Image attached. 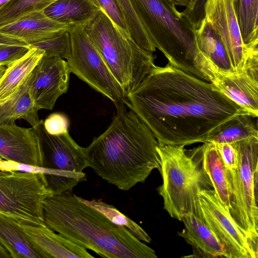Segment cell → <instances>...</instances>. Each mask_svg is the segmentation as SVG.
<instances>
[{"mask_svg":"<svg viewBox=\"0 0 258 258\" xmlns=\"http://www.w3.org/2000/svg\"><path fill=\"white\" fill-rule=\"evenodd\" d=\"M127 100L158 143L174 146L206 143L220 125L247 113L212 83L169 63L155 65Z\"/></svg>","mask_w":258,"mask_h":258,"instance_id":"obj_1","label":"cell"},{"mask_svg":"<svg viewBox=\"0 0 258 258\" xmlns=\"http://www.w3.org/2000/svg\"><path fill=\"white\" fill-rule=\"evenodd\" d=\"M158 146L138 116L122 108L107 130L85 148L88 166L108 183L128 190L159 169Z\"/></svg>","mask_w":258,"mask_h":258,"instance_id":"obj_2","label":"cell"},{"mask_svg":"<svg viewBox=\"0 0 258 258\" xmlns=\"http://www.w3.org/2000/svg\"><path fill=\"white\" fill-rule=\"evenodd\" d=\"M44 224L104 258H157L155 251L128 230L112 223L71 191L43 203Z\"/></svg>","mask_w":258,"mask_h":258,"instance_id":"obj_3","label":"cell"},{"mask_svg":"<svg viewBox=\"0 0 258 258\" xmlns=\"http://www.w3.org/2000/svg\"><path fill=\"white\" fill-rule=\"evenodd\" d=\"M157 151L163 181L157 190L163 198L164 210L179 221L187 213L203 220L200 193L213 187L199 147L186 150L183 146L158 143Z\"/></svg>","mask_w":258,"mask_h":258,"instance_id":"obj_4","label":"cell"},{"mask_svg":"<svg viewBox=\"0 0 258 258\" xmlns=\"http://www.w3.org/2000/svg\"><path fill=\"white\" fill-rule=\"evenodd\" d=\"M156 48L175 68L201 79L195 67L196 29L170 0H129Z\"/></svg>","mask_w":258,"mask_h":258,"instance_id":"obj_5","label":"cell"},{"mask_svg":"<svg viewBox=\"0 0 258 258\" xmlns=\"http://www.w3.org/2000/svg\"><path fill=\"white\" fill-rule=\"evenodd\" d=\"M84 25L88 38L126 95L133 91L155 65L153 52L141 48L130 34L99 9Z\"/></svg>","mask_w":258,"mask_h":258,"instance_id":"obj_6","label":"cell"},{"mask_svg":"<svg viewBox=\"0 0 258 258\" xmlns=\"http://www.w3.org/2000/svg\"><path fill=\"white\" fill-rule=\"evenodd\" d=\"M231 144L236 150L238 163L235 171L226 169L230 193L229 213L257 254L258 138Z\"/></svg>","mask_w":258,"mask_h":258,"instance_id":"obj_7","label":"cell"},{"mask_svg":"<svg viewBox=\"0 0 258 258\" xmlns=\"http://www.w3.org/2000/svg\"><path fill=\"white\" fill-rule=\"evenodd\" d=\"M34 128L40 138L44 154L43 166L40 169L53 195L71 191L80 182L86 180L83 172L88 167L85 148L79 146L69 132L56 136L48 134L43 120Z\"/></svg>","mask_w":258,"mask_h":258,"instance_id":"obj_8","label":"cell"},{"mask_svg":"<svg viewBox=\"0 0 258 258\" xmlns=\"http://www.w3.org/2000/svg\"><path fill=\"white\" fill-rule=\"evenodd\" d=\"M53 195L41 170H12L0 175V212L19 220L45 225L43 203Z\"/></svg>","mask_w":258,"mask_h":258,"instance_id":"obj_9","label":"cell"},{"mask_svg":"<svg viewBox=\"0 0 258 258\" xmlns=\"http://www.w3.org/2000/svg\"><path fill=\"white\" fill-rule=\"evenodd\" d=\"M83 25L69 30L71 50L67 61L71 73L110 99L116 110L126 107L127 95L88 38Z\"/></svg>","mask_w":258,"mask_h":258,"instance_id":"obj_10","label":"cell"},{"mask_svg":"<svg viewBox=\"0 0 258 258\" xmlns=\"http://www.w3.org/2000/svg\"><path fill=\"white\" fill-rule=\"evenodd\" d=\"M203 221L213 232L226 258H257L242 230L219 200L213 189L200 191Z\"/></svg>","mask_w":258,"mask_h":258,"instance_id":"obj_11","label":"cell"},{"mask_svg":"<svg viewBox=\"0 0 258 258\" xmlns=\"http://www.w3.org/2000/svg\"><path fill=\"white\" fill-rule=\"evenodd\" d=\"M205 18L220 36L233 74L242 73L258 58V50L248 48L242 41L233 0H207Z\"/></svg>","mask_w":258,"mask_h":258,"instance_id":"obj_12","label":"cell"},{"mask_svg":"<svg viewBox=\"0 0 258 258\" xmlns=\"http://www.w3.org/2000/svg\"><path fill=\"white\" fill-rule=\"evenodd\" d=\"M70 73L64 59L44 54L33 70L29 89L38 110L53 109L57 99L68 91Z\"/></svg>","mask_w":258,"mask_h":258,"instance_id":"obj_13","label":"cell"},{"mask_svg":"<svg viewBox=\"0 0 258 258\" xmlns=\"http://www.w3.org/2000/svg\"><path fill=\"white\" fill-rule=\"evenodd\" d=\"M0 156L15 164L41 168L44 154L40 138L33 127L15 123L0 124Z\"/></svg>","mask_w":258,"mask_h":258,"instance_id":"obj_14","label":"cell"},{"mask_svg":"<svg viewBox=\"0 0 258 258\" xmlns=\"http://www.w3.org/2000/svg\"><path fill=\"white\" fill-rule=\"evenodd\" d=\"M71 27L51 20L43 11L34 12L1 25L0 42L30 45Z\"/></svg>","mask_w":258,"mask_h":258,"instance_id":"obj_15","label":"cell"},{"mask_svg":"<svg viewBox=\"0 0 258 258\" xmlns=\"http://www.w3.org/2000/svg\"><path fill=\"white\" fill-rule=\"evenodd\" d=\"M212 83L245 111L258 116V58L242 73L214 78Z\"/></svg>","mask_w":258,"mask_h":258,"instance_id":"obj_16","label":"cell"},{"mask_svg":"<svg viewBox=\"0 0 258 258\" xmlns=\"http://www.w3.org/2000/svg\"><path fill=\"white\" fill-rule=\"evenodd\" d=\"M30 240L44 258H92L86 249L73 242L45 225L31 224L19 220Z\"/></svg>","mask_w":258,"mask_h":258,"instance_id":"obj_17","label":"cell"},{"mask_svg":"<svg viewBox=\"0 0 258 258\" xmlns=\"http://www.w3.org/2000/svg\"><path fill=\"white\" fill-rule=\"evenodd\" d=\"M181 221L184 229L177 233L193 248L194 257H225L223 248L217 238L201 218L191 213L186 214Z\"/></svg>","mask_w":258,"mask_h":258,"instance_id":"obj_18","label":"cell"},{"mask_svg":"<svg viewBox=\"0 0 258 258\" xmlns=\"http://www.w3.org/2000/svg\"><path fill=\"white\" fill-rule=\"evenodd\" d=\"M0 243L12 258H44L25 232L19 220L1 212Z\"/></svg>","mask_w":258,"mask_h":258,"instance_id":"obj_19","label":"cell"},{"mask_svg":"<svg viewBox=\"0 0 258 258\" xmlns=\"http://www.w3.org/2000/svg\"><path fill=\"white\" fill-rule=\"evenodd\" d=\"M33 78V71L14 95L4 104L0 105V124H11L22 118L32 127L38 124L39 119L38 110L36 108L30 93V86Z\"/></svg>","mask_w":258,"mask_h":258,"instance_id":"obj_20","label":"cell"},{"mask_svg":"<svg viewBox=\"0 0 258 258\" xmlns=\"http://www.w3.org/2000/svg\"><path fill=\"white\" fill-rule=\"evenodd\" d=\"M44 54L43 50L31 48L24 56L6 68L0 78V105L14 95Z\"/></svg>","mask_w":258,"mask_h":258,"instance_id":"obj_21","label":"cell"},{"mask_svg":"<svg viewBox=\"0 0 258 258\" xmlns=\"http://www.w3.org/2000/svg\"><path fill=\"white\" fill-rule=\"evenodd\" d=\"M203 167L213 189L224 207L230 209V193L227 170L214 142H207L199 147Z\"/></svg>","mask_w":258,"mask_h":258,"instance_id":"obj_22","label":"cell"},{"mask_svg":"<svg viewBox=\"0 0 258 258\" xmlns=\"http://www.w3.org/2000/svg\"><path fill=\"white\" fill-rule=\"evenodd\" d=\"M99 10L89 0H56L43 12L56 22L73 26L85 24Z\"/></svg>","mask_w":258,"mask_h":258,"instance_id":"obj_23","label":"cell"},{"mask_svg":"<svg viewBox=\"0 0 258 258\" xmlns=\"http://www.w3.org/2000/svg\"><path fill=\"white\" fill-rule=\"evenodd\" d=\"M248 113L238 114L216 128L207 142L233 143L246 139L258 138L256 118Z\"/></svg>","mask_w":258,"mask_h":258,"instance_id":"obj_24","label":"cell"},{"mask_svg":"<svg viewBox=\"0 0 258 258\" xmlns=\"http://www.w3.org/2000/svg\"><path fill=\"white\" fill-rule=\"evenodd\" d=\"M244 44L258 50V0H233Z\"/></svg>","mask_w":258,"mask_h":258,"instance_id":"obj_25","label":"cell"},{"mask_svg":"<svg viewBox=\"0 0 258 258\" xmlns=\"http://www.w3.org/2000/svg\"><path fill=\"white\" fill-rule=\"evenodd\" d=\"M83 200L87 204L102 213L112 223L126 228L139 240L147 243L151 242V237L140 226L119 211L113 206L106 204L100 200L89 201L83 199Z\"/></svg>","mask_w":258,"mask_h":258,"instance_id":"obj_26","label":"cell"},{"mask_svg":"<svg viewBox=\"0 0 258 258\" xmlns=\"http://www.w3.org/2000/svg\"><path fill=\"white\" fill-rule=\"evenodd\" d=\"M123 12L128 32L134 41L142 49L153 52L156 47L133 10L129 0H116Z\"/></svg>","mask_w":258,"mask_h":258,"instance_id":"obj_27","label":"cell"},{"mask_svg":"<svg viewBox=\"0 0 258 258\" xmlns=\"http://www.w3.org/2000/svg\"><path fill=\"white\" fill-rule=\"evenodd\" d=\"M70 29L62 30L51 37L29 45V47L43 50L45 55L57 56L67 60L71 50Z\"/></svg>","mask_w":258,"mask_h":258,"instance_id":"obj_28","label":"cell"},{"mask_svg":"<svg viewBox=\"0 0 258 258\" xmlns=\"http://www.w3.org/2000/svg\"><path fill=\"white\" fill-rule=\"evenodd\" d=\"M56 0H18L0 13V26L27 14L43 11Z\"/></svg>","mask_w":258,"mask_h":258,"instance_id":"obj_29","label":"cell"},{"mask_svg":"<svg viewBox=\"0 0 258 258\" xmlns=\"http://www.w3.org/2000/svg\"><path fill=\"white\" fill-rule=\"evenodd\" d=\"M89 1L102 10L118 27L130 34L123 12L116 0Z\"/></svg>","mask_w":258,"mask_h":258,"instance_id":"obj_30","label":"cell"},{"mask_svg":"<svg viewBox=\"0 0 258 258\" xmlns=\"http://www.w3.org/2000/svg\"><path fill=\"white\" fill-rule=\"evenodd\" d=\"M29 49V45L26 44H0V65L9 67L24 56Z\"/></svg>","mask_w":258,"mask_h":258,"instance_id":"obj_31","label":"cell"},{"mask_svg":"<svg viewBox=\"0 0 258 258\" xmlns=\"http://www.w3.org/2000/svg\"><path fill=\"white\" fill-rule=\"evenodd\" d=\"M43 125L47 133L51 135H59L68 132L69 121L67 115L61 112L49 115L44 121Z\"/></svg>","mask_w":258,"mask_h":258,"instance_id":"obj_32","label":"cell"},{"mask_svg":"<svg viewBox=\"0 0 258 258\" xmlns=\"http://www.w3.org/2000/svg\"><path fill=\"white\" fill-rule=\"evenodd\" d=\"M216 145L226 168L230 171L236 170L238 157L236 150L233 144L220 143L216 144Z\"/></svg>","mask_w":258,"mask_h":258,"instance_id":"obj_33","label":"cell"},{"mask_svg":"<svg viewBox=\"0 0 258 258\" xmlns=\"http://www.w3.org/2000/svg\"><path fill=\"white\" fill-rule=\"evenodd\" d=\"M18 0H0V13L9 8Z\"/></svg>","mask_w":258,"mask_h":258,"instance_id":"obj_34","label":"cell"},{"mask_svg":"<svg viewBox=\"0 0 258 258\" xmlns=\"http://www.w3.org/2000/svg\"><path fill=\"white\" fill-rule=\"evenodd\" d=\"M175 6H180L187 7L191 2V0H170Z\"/></svg>","mask_w":258,"mask_h":258,"instance_id":"obj_35","label":"cell"},{"mask_svg":"<svg viewBox=\"0 0 258 258\" xmlns=\"http://www.w3.org/2000/svg\"><path fill=\"white\" fill-rule=\"evenodd\" d=\"M0 258H12L9 252L0 243Z\"/></svg>","mask_w":258,"mask_h":258,"instance_id":"obj_36","label":"cell"},{"mask_svg":"<svg viewBox=\"0 0 258 258\" xmlns=\"http://www.w3.org/2000/svg\"><path fill=\"white\" fill-rule=\"evenodd\" d=\"M5 161V160H4ZM3 162V161H1ZM1 165V164H0ZM12 170H9L6 168H4L2 166H0V175H4L8 173Z\"/></svg>","mask_w":258,"mask_h":258,"instance_id":"obj_37","label":"cell"},{"mask_svg":"<svg viewBox=\"0 0 258 258\" xmlns=\"http://www.w3.org/2000/svg\"><path fill=\"white\" fill-rule=\"evenodd\" d=\"M6 69V68L5 67V66H3V65H0V78L3 75Z\"/></svg>","mask_w":258,"mask_h":258,"instance_id":"obj_38","label":"cell"},{"mask_svg":"<svg viewBox=\"0 0 258 258\" xmlns=\"http://www.w3.org/2000/svg\"><path fill=\"white\" fill-rule=\"evenodd\" d=\"M4 160H4V159L2 158V157L0 156V162H1V161H4Z\"/></svg>","mask_w":258,"mask_h":258,"instance_id":"obj_39","label":"cell"},{"mask_svg":"<svg viewBox=\"0 0 258 258\" xmlns=\"http://www.w3.org/2000/svg\"><path fill=\"white\" fill-rule=\"evenodd\" d=\"M6 44V43H3L1 42H0V44Z\"/></svg>","mask_w":258,"mask_h":258,"instance_id":"obj_40","label":"cell"},{"mask_svg":"<svg viewBox=\"0 0 258 258\" xmlns=\"http://www.w3.org/2000/svg\"><path fill=\"white\" fill-rule=\"evenodd\" d=\"M195 1V0H191V2H192V1ZM191 2H190V3H191Z\"/></svg>","mask_w":258,"mask_h":258,"instance_id":"obj_41","label":"cell"}]
</instances>
